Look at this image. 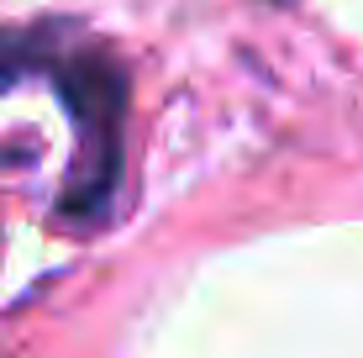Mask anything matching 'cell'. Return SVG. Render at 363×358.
Returning a JSON list of instances; mask_svg holds the SVG:
<instances>
[{"mask_svg": "<svg viewBox=\"0 0 363 358\" xmlns=\"http://www.w3.org/2000/svg\"><path fill=\"white\" fill-rule=\"evenodd\" d=\"M48 74L74 121V169L58 195V216L90 232L111 216L121 184V127H127V69L95 43H79L64 21L0 32V84Z\"/></svg>", "mask_w": 363, "mask_h": 358, "instance_id": "obj_1", "label": "cell"}]
</instances>
